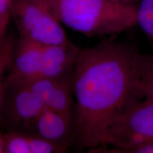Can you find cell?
Segmentation results:
<instances>
[{
  "instance_id": "8",
  "label": "cell",
  "mask_w": 153,
  "mask_h": 153,
  "mask_svg": "<svg viewBox=\"0 0 153 153\" xmlns=\"http://www.w3.org/2000/svg\"><path fill=\"white\" fill-rule=\"evenodd\" d=\"M79 51L71 42L43 45L39 77L58 78L72 74Z\"/></svg>"
},
{
  "instance_id": "18",
  "label": "cell",
  "mask_w": 153,
  "mask_h": 153,
  "mask_svg": "<svg viewBox=\"0 0 153 153\" xmlns=\"http://www.w3.org/2000/svg\"><path fill=\"white\" fill-rule=\"evenodd\" d=\"M115 1L120 2L122 4H133L135 5L140 0H114Z\"/></svg>"
},
{
  "instance_id": "3",
  "label": "cell",
  "mask_w": 153,
  "mask_h": 153,
  "mask_svg": "<svg viewBox=\"0 0 153 153\" xmlns=\"http://www.w3.org/2000/svg\"><path fill=\"white\" fill-rule=\"evenodd\" d=\"M11 12L20 37L42 45L70 42L62 24L43 0H13Z\"/></svg>"
},
{
  "instance_id": "16",
  "label": "cell",
  "mask_w": 153,
  "mask_h": 153,
  "mask_svg": "<svg viewBox=\"0 0 153 153\" xmlns=\"http://www.w3.org/2000/svg\"><path fill=\"white\" fill-rule=\"evenodd\" d=\"M6 32H7V30L4 29L2 27L0 26V50L3 47L4 44L7 38V36H6Z\"/></svg>"
},
{
  "instance_id": "11",
  "label": "cell",
  "mask_w": 153,
  "mask_h": 153,
  "mask_svg": "<svg viewBox=\"0 0 153 153\" xmlns=\"http://www.w3.org/2000/svg\"><path fill=\"white\" fill-rule=\"evenodd\" d=\"M137 26L153 44V0H140L136 4Z\"/></svg>"
},
{
  "instance_id": "10",
  "label": "cell",
  "mask_w": 153,
  "mask_h": 153,
  "mask_svg": "<svg viewBox=\"0 0 153 153\" xmlns=\"http://www.w3.org/2000/svg\"><path fill=\"white\" fill-rule=\"evenodd\" d=\"M15 43L14 38L7 37L0 50V118H1L6 91L4 74L6 71H8L11 65Z\"/></svg>"
},
{
  "instance_id": "9",
  "label": "cell",
  "mask_w": 153,
  "mask_h": 153,
  "mask_svg": "<svg viewBox=\"0 0 153 153\" xmlns=\"http://www.w3.org/2000/svg\"><path fill=\"white\" fill-rule=\"evenodd\" d=\"M32 133L68 149L74 140V119L45 108L36 120Z\"/></svg>"
},
{
  "instance_id": "12",
  "label": "cell",
  "mask_w": 153,
  "mask_h": 153,
  "mask_svg": "<svg viewBox=\"0 0 153 153\" xmlns=\"http://www.w3.org/2000/svg\"><path fill=\"white\" fill-rule=\"evenodd\" d=\"M4 153H30L28 132L10 130L4 133Z\"/></svg>"
},
{
  "instance_id": "5",
  "label": "cell",
  "mask_w": 153,
  "mask_h": 153,
  "mask_svg": "<svg viewBox=\"0 0 153 153\" xmlns=\"http://www.w3.org/2000/svg\"><path fill=\"white\" fill-rule=\"evenodd\" d=\"M1 117L4 116L11 130L32 133L34 124L45 108L27 85H6Z\"/></svg>"
},
{
  "instance_id": "7",
  "label": "cell",
  "mask_w": 153,
  "mask_h": 153,
  "mask_svg": "<svg viewBox=\"0 0 153 153\" xmlns=\"http://www.w3.org/2000/svg\"><path fill=\"white\" fill-rule=\"evenodd\" d=\"M43 45L28 38L20 37L13 52L5 79V86L27 84L39 77Z\"/></svg>"
},
{
  "instance_id": "2",
  "label": "cell",
  "mask_w": 153,
  "mask_h": 153,
  "mask_svg": "<svg viewBox=\"0 0 153 153\" xmlns=\"http://www.w3.org/2000/svg\"><path fill=\"white\" fill-rule=\"evenodd\" d=\"M62 25L88 37L115 35L137 26L136 4L114 0H43Z\"/></svg>"
},
{
  "instance_id": "17",
  "label": "cell",
  "mask_w": 153,
  "mask_h": 153,
  "mask_svg": "<svg viewBox=\"0 0 153 153\" xmlns=\"http://www.w3.org/2000/svg\"><path fill=\"white\" fill-rule=\"evenodd\" d=\"M0 153H4V134L0 131Z\"/></svg>"
},
{
  "instance_id": "13",
  "label": "cell",
  "mask_w": 153,
  "mask_h": 153,
  "mask_svg": "<svg viewBox=\"0 0 153 153\" xmlns=\"http://www.w3.org/2000/svg\"><path fill=\"white\" fill-rule=\"evenodd\" d=\"M140 91L143 99L153 100V53L144 54L141 72Z\"/></svg>"
},
{
  "instance_id": "1",
  "label": "cell",
  "mask_w": 153,
  "mask_h": 153,
  "mask_svg": "<svg viewBox=\"0 0 153 153\" xmlns=\"http://www.w3.org/2000/svg\"><path fill=\"white\" fill-rule=\"evenodd\" d=\"M144 54L131 44L103 41L80 48L72 74L74 140L91 152L104 145L115 119L137 101Z\"/></svg>"
},
{
  "instance_id": "14",
  "label": "cell",
  "mask_w": 153,
  "mask_h": 153,
  "mask_svg": "<svg viewBox=\"0 0 153 153\" xmlns=\"http://www.w3.org/2000/svg\"><path fill=\"white\" fill-rule=\"evenodd\" d=\"M91 152L106 153H153V142L138 143L125 148H109L107 146H103L96 148Z\"/></svg>"
},
{
  "instance_id": "6",
  "label": "cell",
  "mask_w": 153,
  "mask_h": 153,
  "mask_svg": "<svg viewBox=\"0 0 153 153\" xmlns=\"http://www.w3.org/2000/svg\"><path fill=\"white\" fill-rule=\"evenodd\" d=\"M72 74L58 78L38 77L27 85L45 108L73 118L74 98Z\"/></svg>"
},
{
  "instance_id": "15",
  "label": "cell",
  "mask_w": 153,
  "mask_h": 153,
  "mask_svg": "<svg viewBox=\"0 0 153 153\" xmlns=\"http://www.w3.org/2000/svg\"><path fill=\"white\" fill-rule=\"evenodd\" d=\"M11 5L6 0H0V26L7 30L11 18Z\"/></svg>"
},
{
  "instance_id": "4",
  "label": "cell",
  "mask_w": 153,
  "mask_h": 153,
  "mask_svg": "<svg viewBox=\"0 0 153 153\" xmlns=\"http://www.w3.org/2000/svg\"><path fill=\"white\" fill-rule=\"evenodd\" d=\"M153 142V100L143 99L127 108L105 133L103 146L125 148Z\"/></svg>"
}]
</instances>
